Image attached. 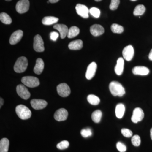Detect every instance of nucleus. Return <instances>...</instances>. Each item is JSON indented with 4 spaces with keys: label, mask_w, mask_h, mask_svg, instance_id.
Masks as SVG:
<instances>
[{
    "label": "nucleus",
    "mask_w": 152,
    "mask_h": 152,
    "mask_svg": "<svg viewBox=\"0 0 152 152\" xmlns=\"http://www.w3.org/2000/svg\"><path fill=\"white\" fill-rule=\"evenodd\" d=\"M109 89L112 94L115 96H123L126 93L122 85L117 81L111 82L109 85Z\"/></svg>",
    "instance_id": "nucleus-1"
},
{
    "label": "nucleus",
    "mask_w": 152,
    "mask_h": 152,
    "mask_svg": "<svg viewBox=\"0 0 152 152\" xmlns=\"http://www.w3.org/2000/svg\"><path fill=\"white\" fill-rule=\"evenodd\" d=\"M16 113L20 118L27 120L31 116V112L26 106L24 105H19L15 109Z\"/></svg>",
    "instance_id": "nucleus-2"
},
{
    "label": "nucleus",
    "mask_w": 152,
    "mask_h": 152,
    "mask_svg": "<svg viewBox=\"0 0 152 152\" xmlns=\"http://www.w3.org/2000/svg\"><path fill=\"white\" fill-rule=\"evenodd\" d=\"M28 66V61L26 57H20L17 60L15 66L14 70L17 73H23L26 70Z\"/></svg>",
    "instance_id": "nucleus-3"
},
{
    "label": "nucleus",
    "mask_w": 152,
    "mask_h": 152,
    "mask_svg": "<svg viewBox=\"0 0 152 152\" xmlns=\"http://www.w3.org/2000/svg\"><path fill=\"white\" fill-rule=\"evenodd\" d=\"M21 82L24 85L29 88H33L38 86L40 84L37 78L32 76H26L22 78Z\"/></svg>",
    "instance_id": "nucleus-4"
},
{
    "label": "nucleus",
    "mask_w": 152,
    "mask_h": 152,
    "mask_svg": "<svg viewBox=\"0 0 152 152\" xmlns=\"http://www.w3.org/2000/svg\"><path fill=\"white\" fill-rule=\"evenodd\" d=\"M30 2L28 0H20L17 3L16 10L20 14L26 12L29 9Z\"/></svg>",
    "instance_id": "nucleus-5"
},
{
    "label": "nucleus",
    "mask_w": 152,
    "mask_h": 152,
    "mask_svg": "<svg viewBox=\"0 0 152 152\" xmlns=\"http://www.w3.org/2000/svg\"><path fill=\"white\" fill-rule=\"evenodd\" d=\"M57 91L59 96L63 97H66L70 94V88L69 86L65 83L58 85L57 87Z\"/></svg>",
    "instance_id": "nucleus-6"
},
{
    "label": "nucleus",
    "mask_w": 152,
    "mask_h": 152,
    "mask_svg": "<svg viewBox=\"0 0 152 152\" xmlns=\"http://www.w3.org/2000/svg\"><path fill=\"white\" fill-rule=\"evenodd\" d=\"M34 48L37 52H42L45 50L44 42L39 35H37L34 38Z\"/></svg>",
    "instance_id": "nucleus-7"
},
{
    "label": "nucleus",
    "mask_w": 152,
    "mask_h": 152,
    "mask_svg": "<svg viewBox=\"0 0 152 152\" xmlns=\"http://www.w3.org/2000/svg\"><path fill=\"white\" fill-rule=\"evenodd\" d=\"M17 92L21 98L27 100L31 96V94L28 89L24 85H18L16 88Z\"/></svg>",
    "instance_id": "nucleus-8"
},
{
    "label": "nucleus",
    "mask_w": 152,
    "mask_h": 152,
    "mask_svg": "<svg viewBox=\"0 0 152 152\" xmlns=\"http://www.w3.org/2000/svg\"><path fill=\"white\" fill-rule=\"evenodd\" d=\"M144 117V113L142 110L140 108H136L133 111L132 121L133 123L136 124L142 121Z\"/></svg>",
    "instance_id": "nucleus-9"
},
{
    "label": "nucleus",
    "mask_w": 152,
    "mask_h": 152,
    "mask_svg": "<svg viewBox=\"0 0 152 152\" xmlns=\"http://www.w3.org/2000/svg\"><path fill=\"white\" fill-rule=\"evenodd\" d=\"M76 10L77 13L84 18H88L89 17V10L84 5L77 4L76 6Z\"/></svg>",
    "instance_id": "nucleus-10"
},
{
    "label": "nucleus",
    "mask_w": 152,
    "mask_h": 152,
    "mask_svg": "<svg viewBox=\"0 0 152 152\" xmlns=\"http://www.w3.org/2000/svg\"><path fill=\"white\" fill-rule=\"evenodd\" d=\"M68 116L67 110L64 108H61L57 110L54 116L55 119L58 121H65L67 118Z\"/></svg>",
    "instance_id": "nucleus-11"
},
{
    "label": "nucleus",
    "mask_w": 152,
    "mask_h": 152,
    "mask_svg": "<svg viewBox=\"0 0 152 152\" xmlns=\"http://www.w3.org/2000/svg\"><path fill=\"white\" fill-rule=\"evenodd\" d=\"M134 49L131 45H129L125 47L123 51V56L124 58L127 61H130L134 57Z\"/></svg>",
    "instance_id": "nucleus-12"
},
{
    "label": "nucleus",
    "mask_w": 152,
    "mask_h": 152,
    "mask_svg": "<svg viewBox=\"0 0 152 152\" xmlns=\"http://www.w3.org/2000/svg\"><path fill=\"white\" fill-rule=\"evenodd\" d=\"M23 36V31L22 30H17L12 34L10 39V43L11 45H15L21 40Z\"/></svg>",
    "instance_id": "nucleus-13"
},
{
    "label": "nucleus",
    "mask_w": 152,
    "mask_h": 152,
    "mask_svg": "<svg viewBox=\"0 0 152 152\" xmlns=\"http://www.w3.org/2000/svg\"><path fill=\"white\" fill-rule=\"evenodd\" d=\"M32 107L36 110H42L45 108L48 105L46 101L42 99H34L31 101Z\"/></svg>",
    "instance_id": "nucleus-14"
},
{
    "label": "nucleus",
    "mask_w": 152,
    "mask_h": 152,
    "mask_svg": "<svg viewBox=\"0 0 152 152\" xmlns=\"http://www.w3.org/2000/svg\"><path fill=\"white\" fill-rule=\"evenodd\" d=\"M96 64L95 62L91 63L87 68L86 77L88 80H90L94 77L97 69Z\"/></svg>",
    "instance_id": "nucleus-15"
},
{
    "label": "nucleus",
    "mask_w": 152,
    "mask_h": 152,
    "mask_svg": "<svg viewBox=\"0 0 152 152\" xmlns=\"http://www.w3.org/2000/svg\"><path fill=\"white\" fill-rule=\"evenodd\" d=\"M90 32L92 35L98 37L102 35L104 32V29L101 25L95 24L90 28Z\"/></svg>",
    "instance_id": "nucleus-16"
},
{
    "label": "nucleus",
    "mask_w": 152,
    "mask_h": 152,
    "mask_svg": "<svg viewBox=\"0 0 152 152\" xmlns=\"http://www.w3.org/2000/svg\"><path fill=\"white\" fill-rule=\"evenodd\" d=\"M132 73L134 75H147L149 73V69L146 67L137 66L132 69Z\"/></svg>",
    "instance_id": "nucleus-17"
},
{
    "label": "nucleus",
    "mask_w": 152,
    "mask_h": 152,
    "mask_svg": "<svg viewBox=\"0 0 152 152\" xmlns=\"http://www.w3.org/2000/svg\"><path fill=\"white\" fill-rule=\"evenodd\" d=\"M53 28L55 29L58 30L59 32L61 39H64L66 36H67L69 29L67 26L66 25L57 24L54 26Z\"/></svg>",
    "instance_id": "nucleus-18"
},
{
    "label": "nucleus",
    "mask_w": 152,
    "mask_h": 152,
    "mask_svg": "<svg viewBox=\"0 0 152 152\" xmlns=\"http://www.w3.org/2000/svg\"><path fill=\"white\" fill-rule=\"evenodd\" d=\"M124 61L122 58H119L117 61L116 65L115 66V72L118 75H121L124 72Z\"/></svg>",
    "instance_id": "nucleus-19"
},
{
    "label": "nucleus",
    "mask_w": 152,
    "mask_h": 152,
    "mask_svg": "<svg viewBox=\"0 0 152 152\" xmlns=\"http://www.w3.org/2000/svg\"><path fill=\"white\" fill-rule=\"evenodd\" d=\"M44 62L41 58H38L36 61L35 66L34 68V71L37 75H40L44 70Z\"/></svg>",
    "instance_id": "nucleus-20"
},
{
    "label": "nucleus",
    "mask_w": 152,
    "mask_h": 152,
    "mask_svg": "<svg viewBox=\"0 0 152 152\" xmlns=\"http://www.w3.org/2000/svg\"><path fill=\"white\" fill-rule=\"evenodd\" d=\"M71 50H80L83 47V42L81 40H76L71 42L68 45Z\"/></svg>",
    "instance_id": "nucleus-21"
},
{
    "label": "nucleus",
    "mask_w": 152,
    "mask_h": 152,
    "mask_svg": "<svg viewBox=\"0 0 152 152\" xmlns=\"http://www.w3.org/2000/svg\"><path fill=\"white\" fill-rule=\"evenodd\" d=\"M10 141L6 138L2 139L0 141V152H8L9 151Z\"/></svg>",
    "instance_id": "nucleus-22"
},
{
    "label": "nucleus",
    "mask_w": 152,
    "mask_h": 152,
    "mask_svg": "<svg viewBox=\"0 0 152 152\" xmlns=\"http://www.w3.org/2000/svg\"><path fill=\"white\" fill-rule=\"evenodd\" d=\"M59 19L55 17L47 16L45 17L42 20V23L45 25H51L56 23L58 21Z\"/></svg>",
    "instance_id": "nucleus-23"
},
{
    "label": "nucleus",
    "mask_w": 152,
    "mask_h": 152,
    "mask_svg": "<svg viewBox=\"0 0 152 152\" xmlns=\"http://www.w3.org/2000/svg\"><path fill=\"white\" fill-rule=\"evenodd\" d=\"M125 111V106L123 104H119L116 107V116L118 118L121 119L124 116Z\"/></svg>",
    "instance_id": "nucleus-24"
},
{
    "label": "nucleus",
    "mask_w": 152,
    "mask_h": 152,
    "mask_svg": "<svg viewBox=\"0 0 152 152\" xmlns=\"http://www.w3.org/2000/svg\"><path fill=\"white\" fill-rule=\"evenodd\" d=\"M80 30L77 27L72 26L69 29L67 37L69 38H73L76 37L80 33Z\"/></svg>",
    "instance_id": "nucleus-25"
},
{
    "label": "nucleus",
    "mask_w": 152,
    "mask_h": 152,
    "mask_svg": "<svg viewBox=\"0 0 152 152\" xmlns=\"http://www.w3.org/2000/svg\"><path fill=\"white\" fill-rule=\"evenodd\" d=\"M87 100L91 104L93 105H97L99 104L100 100L99 98L94 95L91 94L87 97Z\"/></svg>",
    "instance_id": "nucleus-26"
},
{
    "label": "nucleus",
    "mask_w": 152,
    "mask_h": 152,
    "mask_svg": "<svg viewBox=\"0 0 152 152\" xmlns=\"http://www.w3.org/2000/svg\"><path fill=\"white\" fill-rule=\"evenodd\" d=\"M102 113L101 111L99 110H97L93 112L92 114L91 118L93 121L96 123L99 122L102 118Z\"/></svg>",
    "instance_id": "nucleus-27"
},
{
    "label": "nucleus",
    "mask_w": 152,
    "mask_h": 152,
    "mask_svg": "<svg viewBox=\"0 0 152 152\" xmlns=\"http://www.w3.org/2000/svg\"><path fill=\"white\" fill-rule=\"evenodd\" d=\"M0 20L3 23L7 25L10 24L12 22L10 17L5 12H2L0 14Z\"/></svg>",
    "instance_id": "nucleus-28"
},
{
    "label": "nucleus",
    "mask_w": 152,
    "mask_h": 152,
    "mask_svg": "<svg viewBox=\"0 0 152 152\" xmlns=\"http://www.w3.org/2000/svg\"><path fill=\"white\" fill-rule=\"evenodd\" d=\"M146 10L145 6L143 5H139L136 6L133 14L135 16H140L143 15Z\"/></svg>",
    "instance_id": "nucleus-29"
},
{
    "label": "nucleus",
    "mask_w": 152,
    "mask_h": 152,
    "mask_svg": "<svg viewBox=\"0 0 152 152\" xmlns=\"http://www.w3.org/2000/svg\"><path fill=\"white\" fill-rule=\"evenodd\" d=\"M112 32L116 34H121L124 31L123 26L117 24H113L111 27Z\"/></svg>",
    "instance_id": "nucleus-30"
},
{
    "label": "nucleus",
    "mask_w": 152,
    "mask_h": 152,
    "mask_svg": "<svg viewBox=\"0 0 152 152\" xmlns=\"http://www.w3.org/2000/svg\"><path fill=\"white\" fill-rule=\"evenodd\" d=\"M69 145V143L66 140H64L57 144V148L59 150H64L67 148Z\"/></svg>",
    "instance_id": "nucleus-31"
},
{
    "label": "nucleus",
    "mask_w": 152,
    "mask_h": 152,
    "mask_svg": "<svg viewBox=\"0 0 152 152\" xmlns=\"http://www.w3.org/2000/svg\"><path fill=\"white\" fill-rule=\"evenodd\" d=\"M132 142L133 145L134 146H139L141 144V139L140 136L138 135L133 136L132 138Z\"/></svg>",
    "instance_id": "nucleus-32"
},
{
    "label": "nucleus",
    "mask_w": 152,
    "mask_h": 152,
    "mask_svg": "<svg viewBox=\"0 0 152 152\" xmlns=\"http://www.w3.org/2000/svg\"><path fill=\"white\" fill-rule=\"evenodd\" d=\"M89 13L95 18H99L101 12L99 9L96 7H93L89 10Z\"/></svg>",
    "instance_id": "nucleus-33"
},
{
    "label": "nucleus",
    "mask_w": 152,
    "mask_h": 152,
    "mask_svg": "<svg viewBox=\"0 0 152 152\" xmlns=\"http://www.w3.org/2000/svg\"><path fill=\"white\" fill-rule=\"evenodd\" d=\"M81 134L83 137L87 138L91 136L92 133L91 130L88 128V129H82L81 131Z\"/></svg>",
    "instance_id": "nucleus-34"
},
{
    "label": "nucleus",
    "mask_w": 152,
    "mask_h": 152,
    "mask_svg": "<svg viewBox=\"0 0 152 152\" xmlns=\"http://www.w3.org/2000/svg\"><path fill=\"white\" fill-rule=\"evenodd\" d=\"M120 2V0H111L110 9L111 10H115L118 9Z\"/></svg>",
    "instance_id": "nucleus-35"
},
{
    "label": "nucleus",
    "mask_w": 152,
    "mask_h": 152,
    "mask_svg": "<svg viewBox=\"0 0 152 152\" xmlns=\"http://www.w3.org/2000/svg\"><path fill=\"white\" fill-rule=\"evenodd\" d=\"M122 134L126 137L129 138L132 137L133 135L132 132L128 129H122L121 130Z\"/></svg>",
    "instance_id": "nucleus-36"
},
{
    "label": "nucleus",
    "mask_w": 152,
    "mask_h": 152,
    "mask_svg": "<svg viewBox=\"0 0 152 152\" xmlns=\"http://www.w3.org/2000/svg\"><path fill=\"white\" fill-rule=\"evenodd\" d=\"M117 149L120 152H125L126 151L127 148L124 144L121 142H118L117 143Z\"/></svg>",
    "instance_id": "nucleus-37"
},
{
    "label": "nucleus",
    "mask_w": 152,
    "mask_h": 152,
    "mask_svg": "<svg viewBox=\"0 0 152 152\" xmlns=\"http://www.w3.org/2000/svg\"><path fill=\"white\" fill-rule=\"evenodd\" d=\"M58 37L59 34L56 32H53L50 34V38L51 39L54 41L56 40Z\"/></svg>",
    "instance_id": "nucleus-38"
},
{
    "label": "nucleus",
    "mask_w": 152,
    "mask_h": 152,
    "mask_svg": "<svg viewBox=\"0 0 152 152\" xmlns=\"http://www.w3.org/2000/svg\"><path fill=\"white\" fill-rule=\"evenodd\" d=\"M4 103V99L2 98L0 99V108L2 106H3V104Z\"/></svg>",
    "instance_id": "nucleus-39"
},
{
    "label": "nucleus",
    "mask_w": 152,
    "mask_h": 152,
    "mask_svg": "<svg viewBox=\"0 0 152 152\" xmlns=\"http://www.w3.org/2000/svg\"><path fill=\"white\" fill-rule=\"evenodd\" d=\"M149 59L151 61H152V49L151 50L149 54Z\"/></svg>",
    "instance_id": "nucleus-40"
},
{
    "label": "nucleus",
    "mask_w": 152,
    "mask_h": 152,
    "mask_svg": "<svg viewBox=\"0 0 152 152\" xmlns=\"http://www.w3.org/2000/svg\"><path fill=\"white\" fill-rule=\"evenodd\" d=\"M60 0H49L50 3H53V4L58 2Z\"/></svg>",
    "instance_id": "nucleus-41"
},
{
    "label": "nucleus",
    "mask_w": 152,
    "mask_h": 152,
    "mask_svg": "<svg viewBox=\"0 0 152 152\" xmlns=\"http://www.w3.org/2000/svg\"><path fill=\"white\" fill-rule=\"evenodd\" d=\"M151 137L152 140V128L151 129Z\"/></svg>",
    "instance_id": "nucleus-42"
},
{
    "label": "nucleus",
    "mask_w": 152,
    "mask_h": 152,
    "mask_svg": "<svg viewBox=\"0 0 152 152\" xmlns=\"http://www.w3.org/2000/svg\"><path fill=\"white\" fill-rule=\"evenodd\" d=\"M96 1L99 2L100 1H102V0H95Z\"/></svg>",
    "instance_id": "nucleus-43"
},
{
    "label": "nucleus",
    "mask_w": 152,
    "mask_h": 152,
    "mask_svg": "<svg viewBox=\"0 0 152 152\" xmlns=\"http://www.w3.org/2000/svg\"><path fill=\"white\" fill-rule=\"evenodd\" d=\"M6 1H12V0H5Z\"/></svg>",
    "instance_id": "nucleus-44"
},
{
    "label": "nucleus",
    "mask_w": 152,
    "mask_h": 152,
    "mask_svg": "<svg viewBox=\"0 0 152 152\" xmlns=\"http://www.w3.org/2000/svg\"><path fill=\"white\" fill-rule=\"evenodd\" d=\"M131 1H137V0H131Z\"/></svg>",
    "instance_id": "nucleus-45"
}]
</instances>
